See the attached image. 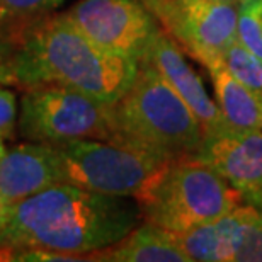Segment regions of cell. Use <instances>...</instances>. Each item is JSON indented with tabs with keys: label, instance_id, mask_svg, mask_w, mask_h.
Here are the masks:
<instances>
[{
	"label": "cell",
	"instance_id": "obj_1",
	"mask_svg": "<svg viewBox=\"0 0 262 262\" xmlns=\"http://www.w3.org/2000/svg\"><path fill=\"white\" fill-rule=\"evenodd\" d=\"M141 222L135 198L56 184L10 206L0 230V250L46 249L91 257Z\"/></svg>",
	"mask_w": 262,
	"mask_h": 262
},
{
	"label": "cell",
	"instance_id": "obj_2",
	"mask_svg": "<svg viewBox=\"0 0 262 262\" xmlns=\"http://www.w3.org/2000/svg\"><path fill=\"white\" fill-rule=\"evenodd\" d=\"M138 65L97 46L67 12L51 14L24 31L0 68V83L20 91L60 85L114 104L133 83Z\"/></svg>",
	"mask_w": 262,
	"mask_h": 262
},
{
	"label": "cell",
	"instance_id": "obj_3",
	"mask_svg": "<svg viewBox=\"0 0 262 262\" xmlns=\"http://www.w3.org/2000/svg\"><path fill=\"white\" fill-rule=\"evenodd\" d=\"M116 143L150 151L167 162L194 159L204 131L169 82L146 61H140L129 89L111 104Z\"/></svg>",
	"mask_w": 262,
	"mask_h": 262
},
{
	"label": "cell",
	"instance_id": "obj_4",
	"mask_svg": "<svg viewBox=\"0 0 262 262\" xmlns=\"http://www.w3.org/2000/svg\"><path fill=\"white\" fill-rule=\"evenodd\" d=\"M135 199L143 222L170 233L214 222L244 203L216 170L198 159L169 162Z\"/></svg>",
	"mask_w": 262,
	"mask_h": 262
},
{
	"label": "cell",
	"instance_id": "obj_5",
	"mask_svg": "<svg viewBox=\"0 0 262 262\" xmlns=\"http://www.w3.org/2000/svg\"><path fill=\"white\" fill-rule=\"evenodd\" d=\"M63 184L104 194L135 198L169 162L150 151L107 140H67L53 143Z\"/></svg>",
	"mask_w": 262,
	"mask_h": 262
},
{
	"label": "cell",
	"instance_id": "obj_6",
	"mask_svg": "<svg viewBox=\"0 0 262 262\" xmlns=\"http://www.w3.org/2000/svg\"><path fill=\"white\" fill-rule=\"evenodd\" d=\"M17 133L26 141L58 143L67 140L113 138L111 104L60 85L24 91Z\"/></svg>",
	"mask_w": 262,
	"mask_h": 262
},
{
	"label": "cell",
	"instance_id": "obj_7",
	"mask_svg": "<svg viewBox=\"0 0 262 262\" xmlns=\"http://www.w3.org/2000/svg\"><path fill=\"white\" fill-rule=\"evenodd\" d=\"M181 51L203 67L220 63L235 41L240 2L141 0Z\"/></svg>",
	"mask_w": 262,
	"mask_h": 262
},
{
	"label": "cell",
	"instance_id": "obj_8",
	"mask_svg": "<svg viewBox=\"0 0 262 262\" xmlns=\"http://www.w3.org/2000/svg\"><path fill=\"white\" fill-rule=\"evenodd\" d=\"M67 15L97 46L138 63L160 28L141 0H80Z\"/></svg>",
	"mask_w": 262,
	"mask_h": 262
},
{
	"label": "cell",
	"instance_id": "obj_9",
	"mask_svg": "<svg viewBox=\"0 0 262 262\" xmlns=\"http://www.w3.org/2000/svg\"><path fill=\"white\" fill-rule=\"evenodd\" d=\"M172 237L189 260L262 262V204L240 203L214 222Z\"/></svg>",
	"mask_w": 262,
	"mask_h": 262
},
{
	"label": "cell",
	"instance_id": "obj_10",
	"mask_svg": "<svg viewBox=\"0 0 262 262\" xmlns=\"http://www.w3.org/2000/svg\"><path fill=\"white\" fill-rule=\"evenodd\" d=\"M194 159L216 170L244 203L262 204V129L204 135Z\"/></svg>",
	"mask_w": 262,
	"mask_h": 262
},
{
	"label": "cell",
	"instance_id": "obj_11",
	"mask_svg": "<svg viewBox=\"0 0 262 262\" xmlns=\"http://www.w3.org/2000/svg\"><path fill=\"white\" fill-rule=\"evenodd\" d=\"M141 61L150 63L179 94L203 126L204 135L225 133V121L216 102L209 99L199 75L187 65L184 53L162 28L155 33Z\"/></svg>",
	"mask_w": 262,
	"mask_h": 262
},
{
	"label": "cell",
	"instance_id": "obj_12",
	"mask_svg": "<svg viewBox=\"0 0 262 262\" xmlns=\"http://www.w3.org/2000/svg\"><path fill=\"white\" fill-rule=\"evenodd\" d=\"M56 184H63V174L53 143H20L0 159V196L10 206Z\"/></svg>",
	"mask_w": 262,
	"mask_h": 262
},
{
	"label": "cell",
	"instance_id": "obj_13",
	"mask_svg": "<svg viewBox=\"0 0 262 262\" xmlns=\"http://www.w3.org/2000/svg\"><path fill=\"white\" fill-rule=\"evenodd\" d=\"M216 106L225 121V133L262 129V91L245 85L216 63L208 68Z\"/></svg>",
	"mask_w": 262,
	"mask_h": 262
},
{
	"label": "cell",
	"instance_id": "obj_14",
	"mask_svg": "<svg viewBox=\"0 0 262 262\" xmlns=\"http://www.w3.org/2000/svg\"><path fill=\"white\" fill-rule=\"evenodd\" d=\"M97 262H191L170 232L141 222L119 242L91 254Z\"/></svg>",
	"mask_w": 262,
	"mask_h": 262
},
{
	"label": "cell",
	"instance_id": "obj_15",
	"mask_svg": "<svg viewBox=\"0 0 262 262\" xmlns=\"http://www.w3.org/2000/svg\"><path fill=\"white\" fill-rule=\"evenodd\" d=\"M67 0H0V28L19 41L24 31L55 14Z\"/></svg>",
	"mask_w": 262,
	"mask_h": 262
},
{
	"label": "cell",
	"instance_id": "obj_16",
	"mask_svg": "<svg viewBox=\"0 0 262 262\" xmlns=\"http://www.w3.org/2000/svg\"><path fill=\"white\" fill-rule=\"evenodd\" d=\"M220 65L245 85L262 91V60L238 43L237 38L225 50Z\"/></svg>",
	"mask_w": 262,
	"mask_h": 262
},
{
	"label": "cell",
	"instance_id": "obj_17",
	"mask_svg": "<svg viewBox=\"0 0 262 262\" xmlns=\"http://www.w3.org/2000/svg\"><path fill=\"white\" fill-rule=\"evenodd\" d=\"M235 38L262 60V0H242L238 4Z\"/></svg>",
	"mask_w": 262,
	"mask_h": 262
},
{
	"label": "cell",
	"instance_id": "obj_18",
	"mask_svg": "<svg viewBox=\"0 0 262 262\" xmlns=\"http://www.w3.org/2000/svg\"><path fill=\"white\" fill-rule=\"evenodd\" d=\"M17 129V101L15 94L0 83V138L14 140Z\"/></svg>",
	"mask_w": 262,
	"mask_h": 262
},
{
	"label": "cell",
	"instance_id": "obj_19",
	"mask_svg": "<svg viewBox=\"0 0 262 262\" xmlns=\"http://www.w3.org/2000/svg\"><path fill=\"white\" fill-rule=\"evenodd\" d=\"M15 45H17V39H15L12 34H9L7 31H4L0 28V68L7 61Z\"/></svg>",
	"mask_w": 262,
	"mask_h": 262
},
{
	"label": "cell",
	"instance_id": "obj_20",
	"mask_svg": "<svg viewBox=\"0 0 262 262\" xmlns=\"http://www.w3.org/2000/svg\"><path fill=\"white\" fill-rule=\"evenodd\" d=\"M9 213H10V204L0 196V230H2L5 227V223H7Z\"/></svg>",
	"mask_w": 262,
	"mask_h": 262
},
{
	"label": "cell",
	"instance_id": "obj_21",
	"mask_svg": "<svg viewBox=\"0 0 262 262\" xmlns=\"http://www.w3.org/2000/svg\"><path fill=\"white\" fill-rule=\"evenodd\" d=\"M7 151V146H5V140L0 138V159L4 157V154Z\"/></svg>",
	"mask_w": 262,
	"mask_h": 262
},
{
	"label": "cell",
	"instance_id": "obj_22",
	"mask_svg": "<svg viewBox=\"0 0 262 262\" xmlns=\"http://www.w3.org/2000/svg\"><path fill=\"white\" fill-rule=\"evenodd\" d=\"M0 260H7V254L4 250H0Z\"/></svg>",
	"mask_w": 262,
	"mask_h": 262
},
{
	"label": "cell",
	"instance_id": "obj_23",
	"mask_svg": "<svg viewBox=\"0 0 262 262\" xmlns=\"http://www.w3.org/2000/svg\"><path fill=\"white\" fill-rule=\"evenodd\" d=\"M223 2H240V0H223Z\"/></svg>",
	"mask_w": 262,
	"mask_h": 262
},
{
	"label": "cell",
	"instance_id": "obj_24",
	"mask_svg": "<svg viewBox=\"0 0 262 262\" xmlns=\"http://www.w3.org/2000/svg\"><path fill=\"white\" fill-rule=\"evenodd\" d=\"M240 2H242V0H240Z\"/></svg>",
	"mask_w": 262,
	"mask_h": 262
}]
</instances>
